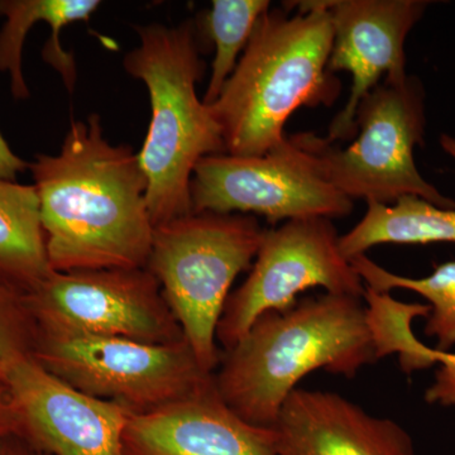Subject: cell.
Masks as SVG:
<instances>
[{"label": "cell", "instance_id": "1", "mask_svg": "<svg viewBox=\"0 0 455 455\" xmlns=\"http://www.w3.org/2000/svg\"><path fill=\"white\" fill-rule=\"evenodd\" d=\"M28 169L53 271L147 267L148 184L133 149L104 139L100 116L74 122L59 155H38Z\"/></svg>", "mask_w": 455, "mask_h": 455}, {"label": "cell", "instance_id": "2", "mask_svg": "<svg viewBox=\"0 0 455 455\" xmlns=\"http://www.w3.org/2000/svg\"><path fill=\"white\" fill-rule=\"evenodd\" d=\"M269 8L220 97L209 109L227 155L259 157L286 140L284 125L299 108L331 107L340 82L328 68L333 27L325 0Z\"/></svg>", "mask_w": 455, "mask_h": 455}, {"label": "cell", "instance_id": "3", "mask_svg": "<svg viewBox=\"0 0 455 455\" xmlns=\"http://www.w3.org/2000/svg\"><path fill=\"white\" fill-rule=\"evenodd\" d=\"M363 299L324 293L257 319L214 376L221 400L247 423L272 429L307 374L353 379L379 361Z\"/></svg>", "mask_w": 455, "mask_h": 455}, {"label": "cell", "instance_id": "4", "mask_svg": "<svg viewBox=\"0 0 455 455\" xmlns=\"http://www.w3.org/2000/svg\"><path fill=\"white\" fill-rule=\"evenodd\" d=\"M134 29L140 46L124 57V68L145 83L151 101V122L137 156L156 228L193 214L190 187L196 164L206 156L227 151L220 124L197 97L205 64L196 23H152Z\"/></svg>", "mask_w": 455, "mask_h": 455}, {"label": "cell", "instance_id": "5", "mask_svg": "<svg viewBox=\"0 0 455 455\" xmlns=\"http://www.w3.org/2000/svg\"><path fill=\"white\" fill-rule=\"evenodd\" d=\"M266 229L247 214L193 212L156 227L147 269L200 366L218 364V325L236 276L252 266Z\"/></svg>", "mask_w": 455, "mask_h": 455}, {"label": "cell", "instance_id": "6", "mask_svg": "<svg viewBox=\"0 0 455 455\" xmlns=\"http://www.w3.org/2000/svg\"><path fill=\"white\" fill-rule=\"evenodd\" d=\"M357 139L347 148L315 134L300 139L319 158L325 178L350 200L392 205L400 197H423L440 208H455L419 172L416 146H424L425 90L416 76L383 80L359 101Z\"/></svg>", "mask_w": 455, "mask_h": 455}, {"label": "cell", "instance_id": "7", "mask_svg": "<svg viewBox=\"0 0 455 455\" xmlns=\"http://www.w3.org/2000/svg\"><path fill=\"white\" fill-rule=\"evenodd\" d=\"M33 358L89 396L145 414L214 387L187 339L152 344L37 329Z\"/></svg>", "mask_w": 455, "mask_h": 455}, {"label": "cell", "instance_id": "8", "mask_svg": "<svg viewBox=\"0 0 455 455\" xmlns=\"http://www.w3.org/2000/svg\"><path fill=\"white\" fill-rule=\"evenodd\" d=\"M193 212L263 215L271 223L307 218H344L353 200L325 178L322 164L300 134L259 157H204L191 179Z\"/></svg>", "mask_w": 455, "mask_h": 455}, {"label": "cell", "instance_id": "9", "mask_svg": "<svg viewBox=\"0 0 455 455\" xmlns=\"http://www.w3.org/2000/svg\"><path fill=\"white\" fill-rule=\"evenodd\" d=\"M314 287L362 299L366 291L341 252L340 235L331 220H287L277 229L266 230L250 276L228 299L217 337L232 348L257 319L291 309L299 293Z\"/></svg>", "mask_w": 455, "mask_h": 455}, {"label": "cell", "instance_id": "10", "mask_svg": "<svg viewBox=\"0 0 455 455\" xmlns=\"http://www.w3.org/2000/svg\"><path fill=\"white\" fill-rule=\"evenodd\" d=\"M160 287L147 268H104L53 271L25 292L42 331L176 343L184 334Z\"/></svg>", "mask_w": 455, "mask_h": 455}, {"label": "cell", "instance_id": "11", "mask_svg": "<svg viewBox=\"0 0 455 455\" xmlns=\"http://www.w3.org/2000/svg\"><path fill=\"white\" fill-rule=\"evenodd\" d=\"M20 421V435L46 455H132L125 430L132 412L89 396L57 379L35 358L5 377Z\"/></svg>", "mask_w": 455, "mask_h": 455}, {"label": "cell", "instance_id": "12", "mask_svg": "<svg viewBox=\"0 0 455 455\" xmlns=\"http://www.w3.org/2000/svg\"><path fill=\"white\" fill-rule=\"evenodd\" d=\"M326 8L333 27L328 68L348 71L352 88L346 107L329 125V143L357 137L355 113L359 101L385 76L387 82L406 79L405 42L423 18L424 0H329Z\"/></svg>", "mask_w": 455, "mask_h": 455}, {"label": "cell", "instance_id": "13", "mask_svg": "<svg viewBox=\"0 0 455 455\" xmlns=\"http://www.w3.org/2000/svg\"><path fill=\"white\" fill-rule=\"evenodd\" d=\"M272 429L277 455H416L400 424L331 391L295 388Z\"/></svg>", "mask_w": 455, "mask_h": 455}, {"label": "cell", "instance_id": "14", "mask_svg": "<svg viewBox=\"0 0 455 455\" xmlns=\"http://www.w3.org/2000/svg\"><path fill=\"white\" fill-rule=\"evenodd\" d=\"M132 455H277L274 429L244 421L217 387L132 414L125 430Z\"/></svg>", "mask_w": 455, "mask_h": 455}, {"label": "cell", "instance_id": "15", "mask_svg": "<svg viewBox=\"0 0 455 455\" xmlns=\"http://www.w3.org/2000/svg\"><path fill=\"white\" fill-rule=\"evenodd\" d=\"M386 243L455 244V208H440L414 196L392 205L367 203L362 220L340 236L341 252L349 260Z\"/></svg>", "mask_w": 455, "mask_h": 455}, {"label": "cell", "instance_id": "16", "mask_svg": "<svg viewBox=\"0 0 455 455\" xmlns=\"http://www.w3.org/2000/svg\"><path fill=\"white\" fill-rule=\"evenodd\" d=\"M52 272L35 185L0 179V276L28 291Z\"/></svg>", "mask_w": 455, "mask_h": 455}, {"label": "cell", "instance_id": "17", "mask_svg": "<svg viewBox=\"0 0 455 455\" xmlns=\"http://www.w3.org/2000/svg\"><path fill=\"white\" fill-rule=\"evenodd\" d=\"M101 3L99 0H0V71L11 76L12 94L29 97L22 70L23 44L33 25L46 22L51 29H61L74 22H89Z\"/></svg>", "mask_w": 455, "mask_h": 455}, {"label": "cell", "instance_id": "18", "mask_svg": "<svg viewBox=\"0 0 455 455\" xmlns=\"http://www.w3.org/2000/svg\"><path fill=\"white\" fill-rule=\"evenodd\" d=\"M368 289L390 292L403 289L419 293L429 302L424 333L436 339V350L449 352L455 346V260L436 266L429 276L411 278L392 274L368 259L366 254L350 259Z\"/></svg>", "mask_w": 455, "mask_h": 455}, {"label": "cell", "instance_id": "19", "mask_svg": "<svg viewBox=\"0 0 455 455\" xmlns=\"http://www.w3.org/2000/svg\"><path fill=\"white\" fill-rule=\"evenodd\" d=\"M271 8L269 0H212L204 16V33L215 46L211 80L204 104L214 103L244 52L260 16Z\"/></svg>", "mask_w": 455, "mask_h": 455}, {"label": "cell", "instance_id": "20", "mask_svg": "<svg viewBox=\"0 0 455 455\" xmlns=\"http://www.w3.org/2000/svg\"><path fill=\"white\" fill-rule=\"evenodd\" d=\"M363 300L367 302L368 325L377 358L397 353L401 368L407 374L434 366L431 348L416 339L411 331L415 317L429 315V305L405 304L395 300L390 292H376L368 287Z\"/></svg>", "mask_w": 455, "mask_h": 455}, {"label": "cell", "instance_id": "21", "mask_svg": "<svg viewBox=\"0 0 455 455\" xmlns=\"http://www.w3.org/2000/svg\"><path fill=\"white\" fill-rule=\"evenodd\" d=\"M37 325L26 292L0 276V379L17 363L33 357Z\"/></svg>", "mask_w": 455, "mask_h": 455}, {"label": "cell", "instance_id": "22", "mask_svg": "<svg viewBox=\"0 0 455 455\" xmlns=\"http://www.w3.org/2000/svg\"><path fill=\"white\" fill-rule=\"evenodd\" d=\"M434 361L439 364L434 382L425 391V401L430 405H455V353L434 349Z\"/></svg>", "mask_w": 455, "mask_h": 455}, {"label": "cell", "instance_id": "23", "mask_svg": "<svg viewBox=\"0 0 455 455\" xmlns=\"http://www.w3.org/2000/svg\"><path fill=\"white\" fill-rule=\"evenodd\" d=\"M20 434V415L7 383L0 379V435Z\"/></svg>", "mask_w": 455, "mask_h": 455}, {"label": "cell", "instance_id": "24", "mask_svg": "<svg viewBox=\"0 0 455 455\" xmlns=\"http://www.w3.org/2000/svg\"><path fill=\"white\" fill-rule=\"evenodd\" d=\"M26 169H28V164L12 151L7 140L0 134V179L16 181L18 173Z\"/></svg>", "mask_w": 455, "mask_h": 455}, {"label": "cell", "instance_id": "25", "mask_svg": "<svg viewBox=\"0 0 455 455\" xmlns=\"http://www.w3.org/2000/svg\"><path fill=\"white\" fill-rule=\"evenodd\" d=\"M0 455H46L18 433L0 435Z\"/></svg>", "mask_w": 455, "mask_h": 455}]
</instances>
